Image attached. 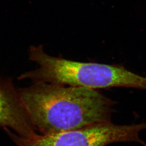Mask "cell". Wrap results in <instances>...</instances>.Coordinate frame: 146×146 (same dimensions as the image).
Returning a JSON list of instances; mask_svg holds the SVG:
<instances>
[{
    "mask_svg": "<svg viewBox=\"0 0 146 146\" xmlns=\"http://www.w3.org/2000/svg\"><path fill=\"white\" fill-rule=\"evenodd\" d=\"M17 146H107L120 142H134L146 146L140 135L146 130V123L127 125L102 122L58 133L23 137L6 129Z\"/></svg>",
    "mask_w": 146,
    "mask_h": 146,
    "instance_id": "obj_3",
    "label": "cell"
},
{
    "mask_svg": "<svg viewBox=\"0 0 146 146\" xmlns=\"http://www.w3.org/2000/svg\"><path fill=\"white\" fill-rule=\"evenodd\" d=\"M19 91L33 125L40 134L110 122L114 111L115 102L95 89L40 82Z\"/></svg>",
    "mask_w": 146,
    "mask_h": 146,
    "instance_id": "obj_1",
    "label": "cell"
},
{
    "mask_svg": "<svg viewBox=\"0 0 146 146\" xmlns=\"http://www.w3.org/2000/svg\"><path fill=\"white\" fill-rule=\"evenodd\" d=\"M29 60L38 67L22 74L19 80L33 83L61 84L91 89L124 87L146 90V76L121 64L82 62L54 57L44 52L42 45L31 46Z\"/></svg>",
    "mask_w": 146,
    "mask_h": 146,
    "instance_id": "obj_2",
    "label": "cell"
},
{
    "mask_svg": "<svg viewBox=\"0 0 146 146\" xmlns=\"http://www.w3.org/2000/svg\"><path fill=\"white\" fill-rule=\"evenodd\" d=\"M0 127L23 137L37 134L21 99L19 89L10 80L0 78Z\"/></svg>",
    "mask_w": 146,
    "mask_h": 146,
    "instance_id": "obj_4",
    "label": "cell"
}]
</instances>
